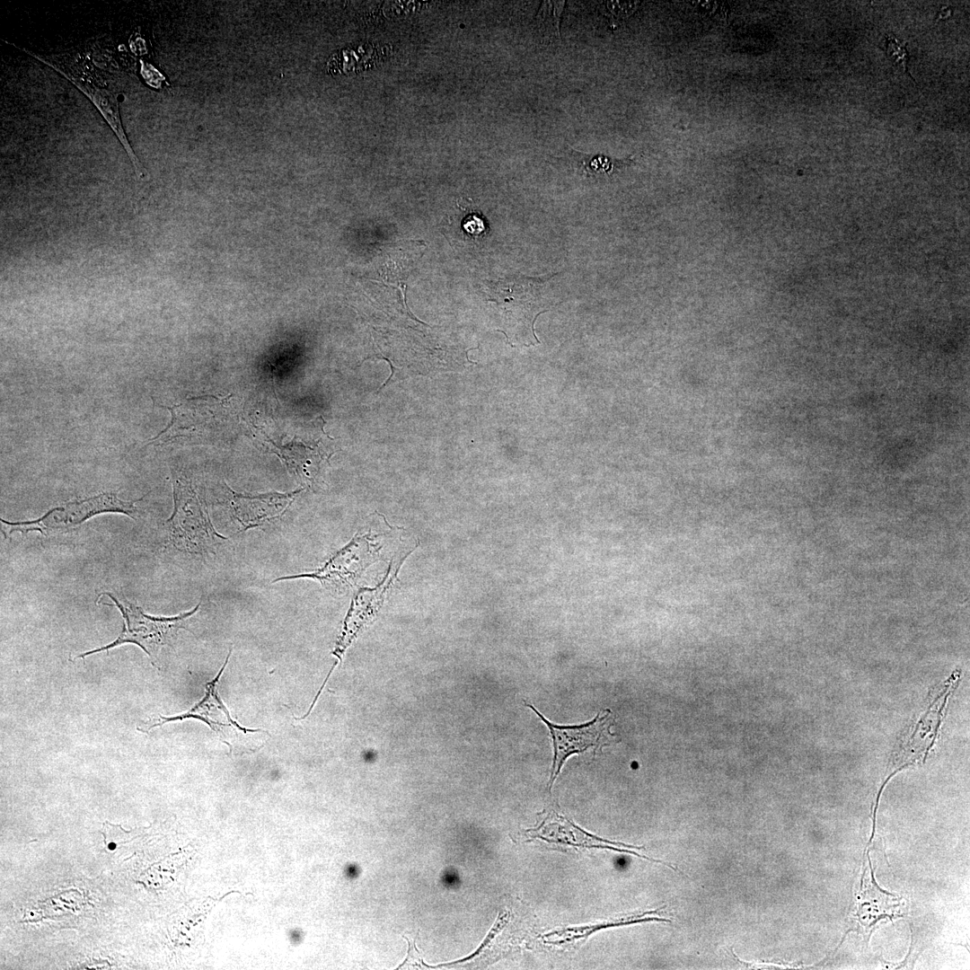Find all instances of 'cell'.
I'll return each instance as SVG.
<instances>
[{
  "mask_svg": "<svg viewBox=\"0 0 970 970\" xmlns=\"http://www.w3.org/2000/svg\"><path fill=\"white\" fill-rule=\"evenodd\" d=\"M173 511L165 521L168 543L178 551L205 555L227 538L215 528L197 486L172 470Z\"/></svg>",
  "mask_w": 970,
  "mask_h": 970,
  "instance_id": "obj_1",
  "label": "cell"
},
{
  "mask_svg": "<svg viewBox=\"0 0 970 970\" xmlns=\"http://www.w3.org/2000/svg\"><path fill=\"white\" fill-rule=\"evenodd\" d=\"M106 595L121 613L124 625L122 631L111 643L86 651L75 658L109 650L126 643H133L141 648L150 657L154 665L162 647L169 645L180 630H188L191 618L199 610L201 600L191 610L172 617H156L146 614L143 610L110 592H102L99 596Z\"/></svg>",
  "mask_w": 970,
  "mask_h": 970,
  "instance_id": "obj_2",
  "label": "cell"
},
{
  "mask_svg": "<svg viewBox=\"0 0 970 970\" xmlns=\"http://www.w3.org/2000/svg\"><path fill=\"white\" fill-rule=\"evenodd\" d=\"M144 498L128 501L120 498L115 493L102 492L53 507L35 520L8 522L1 519L3 534L7 537V534L13 532L25 534L28 532L37 531L47 535L51 530L71 528L102 513H120L136 519L138 514L136 503Z\"/></svg>",
  "mask_w": 970,
  "mask_h": 970,
  "instance_id": "obj_3",
  "label": "cell"
},
{
  "mask_svg": "<svg viewBox=\"0 0 970 970\" xmlns=\"http://www.w3.org/2000/svg\"><path fill=\"white\" fill-rule=\"evenodd\" d=\"M231 653L232 649H230L216 678L207 683V692L198 703L189 711L178 716L160 717L144 731L147 732L151 728L162 726L166 722L192 718L207 724L218 734L221 741L228 745L230 751L234 753L255 751L262 746L269 734L262 729H249L239 726L231 719L228 710L219 699L216 690L218 679L228 663Z\"/></svg>",
  "mask_w": 970,
  "mask_h": 970,
  "instance_id": "obj_4",
  "label": "cell"
},
{
  "mask_svg": "<svg viewBox=\"0 0 970 970\" xmlns=\"http://www.w3.org/2000/svg\"><path fill=\"white\" fill-rule=\"evenodd\" d=\"M526 705L547 725L552 738L554 754L549 781L551 789L568 757L600 744L608 729L611 714L609 711L598 713L592 721L579 726H558L546 719L533 705Z\"/></svg>",
  "mask_w": 970,
  "mask_h": 970,
  "instance_id": "obj_5",
  "label": "cell"
},
{
  "mask_svg": "<svg viewBox=\"0 0 970 970\" xmlns=\"http://www.w3.org/2000/svg\"><path fill=\"white\" fill-rule=\"evenodd\" d=\"M4 42H7V41L5 40ZM7 43L10 44V45L14 46L15 48H19L20 50H22V51H23L25 53H28V55L33 57L37 60H40L43 64L50 66L52 69H54L55 71H57L60 75H62V76H64L66 79L70 81L71 84H73L75 87H77L78 90L80 92H82L93 102V104L97 108V110H99L101 115L103 117V119L109 124V126L112 129L113 133L116 135L117 138L119 139V141L122 145V146H123L124 150L126 151L128 158L130 159L137 176L139 179H141L144 176V172H143V167L141 165V163L138 160V158L137 157L133 148L131 147V146H130V144H129V142L128 140V137H127V136L125 134L124 128L122 127L120 115H119V101H118V99H117V95L112 91H110L109 89H106V88H101V87H98V86H95V85H93V84H87L82 83V82L78 81L77 79H75V77L68 75L67 73H66L64 70H62L61 68H59L56 65H54V64L50 63L49 61L44 59L43 57H41L40 56H37L36 54L29 51L26 48H22L21 47H18V46L14 45L12 42H7Z\"/></svg>",
  "mask_w": 970,
  "mask_h": 970,
  "instance_id": "obj_6",
  "label": "cell"
},
{
  "mask_svg": "<svg viewBox=\"0 0 970 970\" xmlns=\"http://www.w3.org/2000/svg\"><path fill=\"white\" fill-rule=\"evenodd\" d=\"M526 833L530 838H538L548 842L588 848L610 849L616 851L630 853L654 862L659 861V863H665L663 860H653L642 854H639L636 851L622 849L620 847L623 846L625 848L639 850L642 848L640 846L615 842L593 836L555 813L549 814L542 820L541 824L536 828L527 830Z\"/></svg>",
  "mask_w": 970,
  "mask_h": 970,
  "instance_id": "obj_7",
  "label": "cell"
},
{
  "mask_svg": "<svg viewBox=\"0 0 970 970\" xmlns=\"http://www.w3.org/2000/svg\"><path fill=\"white\" fill-rule=\"evenodd\" d=\"M230 491L233 495L230 503L232 515L242 532L281 517L293 501L294 496L298 492L249 496L238 494L231 489Z\"/></svg>",
  "mask_w": 970,
  "mask_h": 970,
  "instance_id": "obj_8",
  "label": "cell"
},
{
  "mask_svg": "<svg viewBox=\"0 0 970 970\" xmlns=\"http://www.w3.org/2000/svg\"><path fill=\"white\" fill-rule=\"evenodd\" d=\"M901 907V898L880 889L872 874L869 879L864 880L857 909V917L862 925L870 927L879 919L900 915Z\"/></svg>",
  "mask_w": 970,
  "mask_h": 970,
  "instance_id": "obj_9",
  "label": "cell"
},
{
  "mask_svg": "<svg viewBox=\"0 0 970 970\" xmlns=\"http://www.w3.org/2000/svg\"><path fill=\"white\" fill-rule=\"evenodd\" d=\"M565 1H542L535 15L534 24L547 37L561 40L560 19Z\"/></svg>",
  "mask_w": 970,
  "mask_h": 970,
  "instance_id": "obj_10",
  "label": "cell"
},
{
  "mask_svg": "<svg viewBox=\"0 0 970 970\" xmlns=\"http://www.w3.org/2000/svg\"><path fill=\"white\" fill-rule=\"evenodd\" d=\"M639 4V2L633 1H607L605 2L606 10L604 14L609 17L611 26L614 27L621 21L631 15L638 8Z\"/></svg>",
  "mask_w": 970,
  "mask_h": 970,
  "instance_id": "obj_11",
  "label": "cell"
},
{
  "mask_svg": "<svg viewBox=\"0 0 970 970\" xmlns=\"http://www.w3.org/2000/svg\"><path fill=\"white\" fill-rule=\"evenodd\" d=\"M886 50L888 58L895 66H900L907 71L908 54L904 46L895 37L887 36L886 39Z\"/></svg>",
  "mask_w": 970,
  "mask_h": 970,
  "instance_id": "obj_12",
  "label": "cell"
},
{
  "mask_svg": "<svg viewBox=\"0 0 970 970\" xmlns=\"http://www.w3.org/2000/svg\"><path fill=\"white\" fill-rule=\"evenodd\" d=\"M585 160L588 161L586 166L590 167V171L595 172H605L612 170L613 163L605 156H585Z\"/></svg>",
  "mask_w": 970,
  "mask_h": 970,
  "instance_id": "obj_13",
  "label": "cell"
},
{
  "mask_svg": "<svg viewBox=\"0 0 970 970\" xmlns=\"http://www.w3.org/2000/svg\"><path fill=\"white\" fill-rule=\"evenodd\" d=\"M950 15H951V12L948 7H944V10L942 8L939 13V19L940 18L945 19V18H947V17H948Z\"/></svg>",
  "mask_w": 970,
  "mask_h": 970,
  "instance_id": "obj_14",
  "label": "cell"
}]
</instances>
